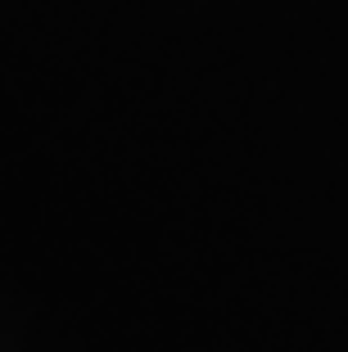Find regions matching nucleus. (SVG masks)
Instances as JSON below:
<instances>
[]
</instances>
